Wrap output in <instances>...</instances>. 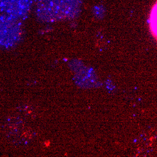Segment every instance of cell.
I'll return each mask as SVG.
<instances>
[{"label": "cell", "mask_w": 157, "mask_h": 157, "mask_svg": "<svg viewBox=\"0 0 157 157\" xmlns=\"http://www.w3.org/2000/svg\"><path fill=\"white\" fill-rule=\"evenodd\" d=\"M35 0H0V13L22 21Z\"/></svg>", "instance_id": "3"}, {"label": "cell", "mask_w": 157, "mask_h": 157, "mask_svg": "<svg viewBox=\"0 0 157 157\" xmlns=\"http://www.w3.org/2000/svg\"><path fill=\"white\" fill-rule=\"evenodd\" d=\"M37 15L44 21H55L66 17L69 12L71 0H35Z\"/></svg>", "instance_id": "2"}, {"label": "cell", "mask_w": 157, "mask_h": 157, "mask_svg": "<svg viewBox=\"0 0 157 157\" xmlns=\"http://www.w3.org/2000/svg\"><path fill=\"white\" fill-rule=\"evenodd\" d=\"M22 21L0 13V49L10 50L22 39Z\"/></svg>", "instance_id": "1"}, {"label": "cell", "mask_w": 157, "mask_h": 157, "mask_svg": "<svg viewBox=\"0 0 157 157\" xmlns=\"http://www.w3.org/2000/svg\"><path fill=\"white\" fill-rule=\"evenodd\" d=\"M149 25L152 34L157 38V2L154 5L151 11L150 17H149Z\"/></svg>", "instance_id": "4"}]
</instances>
